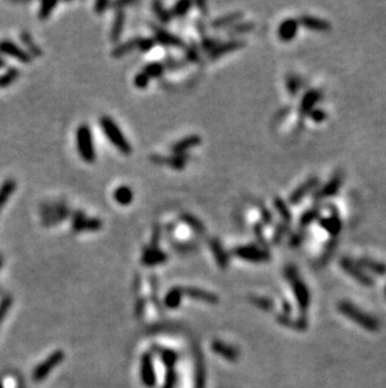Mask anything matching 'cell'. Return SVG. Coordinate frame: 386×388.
Masks as SVG:
<instances>
[{"instance_id":"6da1fadb","label":"cell","mask_w":386,"mask_h":388,"mask_svg":"<svg viewBox=\"0 0 386 388\" xmlns=\"http://www.w3.org/2000/svg\"><path fill=\"white\" fill-rule=\"evenodd\" d=\"M99 126L103 130L104 135L107 136V138L110 141V143H112L122 155L128 156V155L132 154L133 148L132 146H130L129 141L127 140V137L123 135L122 130L119 128V126L116 123V121L113 120L112 117L103 116V117L99 118Z\"/></svg>"},{"instance_id":"7a4b0ae2","label":"cell","mask_w":386,"mask_h":388,"mask_svg":"<svg viewBox=\"0 0 386 388\" xmlns=\"http://www.w3.org/2000/svg\"><path fill=\"white\" fill-rule=\"evenodd\" d=\"M77 148L78 154L82 157L83 161L87 163L96 162L97 155L96 148H94L93 135L87 123L80 124L77 128Z\"/></svg>"},{"instance_id":"3957f363","label":"cell","mask_w":386,"mask_h":388,"mask_svg":"<svg viewBox=\"0 0 386 388\" xmlns=\"http://www.w3.org/2000/svg\"><path fill=\"white\" fill-rule=\"evenodd\" d=\"M72 228L76 232H84V231H98L103 228V221L98 218H88L82 210H76L72 211Z\"/></svg>"},{"instance_id":"277c9868","label":"cell","mask_w":386,"mask_h":388,"mask_svg":"<svg viewBox=\"0 0 386 388\" xmlns=\"http://www.w3.org/2000/svg\"><path fill=\"white\" fill-rule=\"evenodd\" d=\"M233 254L236 256L241 257V259L248 260L252 263H263L270 260L271 255L267 250L265 249L256 248V246L252 245H243V246H237V248L233 249Z\"/></svg>"},{"instance_id":"5b68a950","label":"cell","mask_w":386,"mask_h":388,"mask_svg":"<svg viewBox=\"0 0 386 388\" xmlns=\"http://www.w3.org/2000/svg\"><path fill=\"white\" fill-rule=\"evenodd\" d=\"M152 163L160 166H168V167L174 168V170H183L187 165V161L190 160V156L187 154L180 155H171V156H162V155H151L149 156Z\"/></svg>"},{"instance_id":"8992f818","label":"cell","mask_w":386,"mask_h":388,"mask_svg":"<svg viewBox=\"0 0 386 388\" xmlns=\"http://www.w3.org/2000/svg\"><path fill=\"white\" fill-rule=\"evenodd\" d=\"M151 27L153 28L154 32V40L158 41V43L163 44V46L167 47H176V48H186V44L180 38L177 37V35L172 34V33L167 32L166 29H162V28L154 26V24H151Z\"/></svg>"},{"instance_id":"52a82bcc","label":"cell","mask_w":386,"mask_h":388,"mask_svg":"<svg viewBox=\"0 0 386 388\" xmlns=\"http://www.w3.org/2000/svg\"><path fill=\"white\" fill-rule=\"evenodd\" d=\"M245 46H246L245 40H241V39H233V40L224 41V43H219L215 49L208 52V58H210V60H216V59H218V58L223 57V55L232 53V52L237 51V49H240V48H243Z\"/></svg>"},{"instance_id":"ba28073f","label":"cell","mask_w":386,"mask_h":388,"mask_svg":"<svg viewBox=\"0 0 386 388\" xmlns=\"http://www.w3.org/2000/svg\"><path fill=\"white\" fill-rule=\"evenodd\" d=\"M343 182H344V175L340 173L335 174L334 176L329 180V182L325 184L324 187L315 193V199L316 200H320V199H327V198H331V196H335L336 193H337L338 188H340L341 185H343Z\"/></svg>"},{"instance_id":"9c48e42d","label":"cell","mask_w":386,"mask_h":388,"mask_svg":"<svg viewBox=\"0 0 386 388\" xmlns=\"http://www.w3.org/2000/svg\"><path fill=\"white\" fill-rule=\"evenodd\" d=\"M317 184H319L317 177L313 176V177H310V179H307L304 184L300 185V186L297 187L292 193H291L290 198H288V202H290L291 205H297L300 201L302 200V199L306 198L311 191H313V188L317 186Z\"/></svg>"},{"instance_id":"30bf717a","label":"cell","mask_w":386,"mask_h":388,"mask_svg":"<svg viewBox=\"0 0 386 388\" xmlns=\"http://www.w3.org/2000/svg\"><path fill=\"white\" fill-rule=\"evenodd\" d=\"M297 30H299V20L297 19L288 18L283 20L279 26L277 35L282 41H290L296 37Z\"/></svg>"},{"instance_id":"8fae6325","label":"cell","mask_w":386,"mask_h":388,"mask_svg":"<svg viewBox=\"0 0 386 388\" xmlns=\"http://www.w3.org/2000/svg\"><path fill=\"white\" fill-rule=\"evenodd\" d=\"M167 260V254L163 250H160L158 248H146L142 255V263L147 267H153V265L163 264Z\"/></svg>"},{"instance_id":"7c38bea8","label":"cell","mask_w":386,"mask_h":388,"mask_svg":"<svg viewBox=\"0 0 386 388\" xmlns=\"http://www.w3.org/2000/svg\"><path fill=\"white\" fill-rule=\"evenodd\" d=\"M201 143H202L201 136L191 135V136H187V137L182 138V140L177 141L176 143H173L171 149H172V152H173V155L186 154L188 149L196 147V146L201 145Z\"/></svg>"},{"instance_id":"4fadbf2b","label":"cell","mask_w":386,"mask_h":388,"mask_svg":"<svg viewBox=\"0 0 386 388\" xmlns=\"http://www.w3.org/2000/svg\"><path fill=\"white\" fill-rule=\"evenodd\" d=\"M300 23L305 28L310 30H315V32H329L331 29V24L325 19L317 18V16L312 15H302L300 16Z\"/></svg>"},{"instance_id":"5bb4252c","label":"cell","mask_w":386,"mask_h":388,"mask_svg":"<svg viewBox=\"0 0 386 388\" xmlns=\"http://www.w3.org/2000/svg\"><path fill=\"white\" fill-rule=\"evenodd\" d=\"M322 97V93L319 90L309 91L304 94L302 97L301 104H300V115L301 116H309V113L313 110V107L317 104Z\"/></svg>"},{"instance_id":"9a60e30c","label":"cell","mask_w":386,"mask_h":388,"mask_svg":"<svg viewBox=\"0 0 386 388\" xmlns=\"http://www.w3.org/2000/svg\"><path fill=\"white\" fill-rule=\"evenodd\" d=\"M208 245H210L211 251L212 254L215 255V259L217 262L218 267L221 268H226L227 264H229V255H227L226 250L222 246L221 241H219L217 238H211L208 240Z\"/></svg>"},{"instance_id":"2e32d148","label":"cell","mask_w":386,"mask_h":388,"mask_svg":"<svg viewBox=\"0 0 386 388\" xmlns=\"http://www.w3.org/2000/svg\"><path fill=\"white\" fill-rule=\"evenodd\" d=\"M124 24H126V13L123 9H117L116 15H115V21H113L112 29H110V41L117 43L121 39L122 34H123Z\"/></svg>"},{"instance_id":"e0dca14e","label":"cell","mask_w":386,"mask_h":388,"mask_svg":"<svg viewBox=\"0 0 386 388\" xmlns=\"http://www.w3.org/2000/svg\"><path fill=\"white\" fill-rule=\"evenodd\" d=\"M341 267H343L344 269H345L346 271L350 274L351 276H354L355 279H356L357 282H360L361 284H365V285H371L373 284V282H371V279L369 278L366 274H364L362 271L360 270L359 268L356 267V265L354 264V263L351 262V260L349 259H341Z\"/></svg>"},{"instance_id":"ac0fdd59","label":"cell","mask_w":386,"mask_h":388,"mask_svg":"<svg viewBox=\"0 0 386 388\" xmlns=\"http://www.w3.org/2000/svg\"><path fill=\"white\" fill-rule=\"evenodd\" d=\"M179 219L186 224V225L190 226V228L192 229L196 234H198V235L206 234V226H205V224L202 223L198 218H196L194 215L190 214V212H182V214L179 215Z\"/></svg>"},{"instance_id":"d6986e66","label":"cell","mask_w":386,"mask_h":388,"mask_svg":"<svg viewBox=\"0 0 386 388\" xmlns=\"http://www.w3.org/2000/svg\"><path fill=\"white\" fill-rule=\"evenodd\" d=\"M320 226L326 230L330 235L336 236L343 229V223L336 215L330 216V218H324L320 220Z\"/></svg>"},{"instance_id":"ffe728a7","label":"cell","mask_w":386,"mask_h":388,"mask_svg":"<svg viewBox=\"0 0 386 388\" xmlns=\"http://www.w3.org/2000/svg\"><path fill=\"white\" fill-rule=\"evenodd\" d=\"M138 41H140V37H135V38H132V39L124 41V43L118 44V46L113 49L110 54H112V57H115V58L123 57V55L130 53L133 49L137 48Z\"/></svg>"},{"instance_id":"44dd1931","label":"cell","mask_w":386,"mask_h":388,"mask_svg":"<svg viewBox=\"0 0 386 388\" xmlns=\"http://www.w3.org/2000/svg\"><path fill=\"white\" fill-rule=\"evenodd\" d=\"M115 200L118 202L119 205H123V206H127V205L132 204L133 201V191L132 188L129 186H126V185H122V186H118L115 190Z\"/></svg>"},{"instance_id":"7402d4cb","label":"cell","mask_w":386,"mask_h":388,"mask_svg":"<svg viewBox=\"0 0 386 388\" xmlns=\"http://www.w3.org/2000/svg\"><path fill=\"white\" fill-rule=\"evenodd\" d=\"M242 16H243L242 12L229 13V14H226V15L218 16V18H216L215 20L212 21V27L216 28V29H217V28L229 27V26H231L232 23H235V21L240 20Z\"/></svg>"},{"instance_id":"603a6c76","label":"cell","mask_w":386,"mask_h":388,"mask_svg":"<svg viewBox=\"0 0 386 388\" xmlns=\"http://www.w3.org/2000/svg\"><path fill=\"white\" fill-rule=\"evenodd\" d=\"M274 205H275V209H276V211L279 212V215L281 216L282 219V223L285 224H290L291 220H292V214H291L290 209H288L287 204H286L285 200H282L281 198H275L274 200Z\"/></svg>"},{"instance_id":"cb8c5ba5","label":"cell","mask_w":386,"mask_h":388,"mask_svg":"<svg viewBox=\"0 0 386 388\" xmlns=\"http://www.w3.org/2000/svg\"><path fill=\"white\" fill-rule=\"evenodd\" d=\"M71 216H72V211L68 209V207H66V209L62 210V211H58V212H55V214L47 216V218L44 219L43 224L46 226H54V225H58V224L63 223V221H65L66 219L71 218Z\"/></svg>"},{"instance_id":"d4e9b609","label":"cell","mask_w":386,"mask_h":388,"mask_svg":"<svg viewBox=\"0 0 386 388\" xmlns=\"http://www.w3.org/2000/svg\"><path fill=\"white\" fill-rule=\"evenodd\" d=\"M58 361H59V354H55V356L51 357L48 361H46V363H43V364L39 365V367L37 368V370H35V372H34V379L39 381V379L44 378V377H46L49 373V370L57 364Z\"/></svg>"},{"instance_id":"484cf974","label":"cell","mask_w":386,"mask_h":388,"mask_svg":"<svg viewBox=\"0 0 386 388\" xmlns=\"http://www.w3.org/2000/svg\"><path fill=\"white\" fill-rule=\"evenodd\" d=\"M165 71H166L165 64H163L162 62L148 63V64H147L143 69V72L149 77V79L151 78H160L161 76H163Z\"/></svg>"},{"instance_id":"4316f807","label":"cell","mask_w":386,"mask_h":388,"mask_svg":"<svg viewBox=\"0 0 386 388\" xmlns=\"http://www.w3.org/2000/svg\"><path fill=\"white\" fill-rule=\"evenodd\" d=\"M152 9H153L155 16H157V18L160 19L162 23L167 24V23H169V21H171V18H172L171 12L166 9L165 5H163L161 2L152 3Z\"/></svg>"},{"instance_id":"83f0119b","label":"cell","mask_w":386,"mask_h":388,"mask_svg":"<svg viewBox=\"0 0 386 388\" xmlns=\"http://www.w3.org/2000/svg\"><path fill=\"white\" fill-rule=\"evenodd\" d=\"M319 216H320V209H317V207H312V209L306 210V211L301 215V218H300V226H301V228H306L310 224H312Z\"/></svg>"},{"instance_id":"f1b7e54d","label":"cell","mask_w":386,"mask_h":388,"mask_svg":"<svg viewBox=\"0 0 386 388\" xmlns=\"http://www.w3.org/2000/svg\"><path fill=\"white\" fill-rule=\"evenodd\" d=\"M254 29H255V24L252 23V21H241V23L235 24L232 28H230L227 34H230V35L246 34V33L252 32Z\"/></svg>"},{"instance_id":"f546056e","label":"cell","mask_w":386,"mask_h":388,"mask_svg":"<svg viewBox=\"0 0 386 388\" xmlns=\"http://www.w3.org/2000/svg\"><path fill=\"white\" fill-rule=\"evenodd\" d=\"M301 85L302 82L299 77L293 76V74H288L287 78H286V87H287L288 93H290L291 96H296L297 92L300 91V88H301Z\"/></svg>"},{"instance_id":"4dcf8cb0","label":"cell","mask_w":386,"mask_h":388,"mask_svg":"<svg viewBox=\"0 0 386 388\" xmlns=\"http://www.w3.org/2000/svg\"><path fill=\"white\" fill-rule=\"evenodd\" d=\"M360 264L362 267H365L369 270H373L374 273L377 274H386V265L381 264V263H377L375 260L371 259H360Z\"/></svg>"},{"instance_id":"1f68e13d","label":"cell","mask_w":386,"mask_h":388,"mask_svg":"<svg viewBox=\"0 0 386 388\" xmlns=\"http://www.w3.org/2000/svg\"><path fill=\"white\" fill-rule=\"evenodd\" d=\"M192 7V3L188 2V0H180V2L176 3L174 7L172 8L171 15L174 16H185L188 13V10Z\"/></svg>"},{"instance_id":"d6a6232c","label":"cell","mask_w":386,"mask_h":388,"mask_svg":"<svg viewBox=\"0 0 386 388\" xmlns=\"http://www.w3.org/2000/svg\"><path fill=\"white\" fill-rule=\"evenodd\" d=\"M171 245L173 246L178 253H191V251L197 250V249H198V245H197L196 243H191V241L182 243V241L173 240L171 243Z\"/></svg>"},{"instance_id":"836d02e7","label":"cell","mask_w":386,"mask_h":388,"mask_svg":"<svg viewBox=\"0 0 386 388\" xmlns=\"http://www.w3.org/2000/svg\"><path fill=\"white\" fill-rule=\"evenodd\" d=\"M288 231V225L285 223H280L277 224L276 228H275V231H274V236H272V243L276 245V244H279L280 241L282 240V238L285 236L286 232Z\"/></svg>"},{"instance_id":"e575fe53","label":"cell","mask_w":386,"mask_h":388,"mask_svg":"<svg viewBox=\"0 0 386 388\" xmlns=\"http://www.w3.org/2000/svg\"><path fill=\"white\" fill-rule=\"evenodd\" d=\"M57 2H46L40 5V10H39V18L47 19L53 13L54 8L57 7Z\"/></svg>"},{"instance_id":"d590c367","label":"cell","mask_w":386,"mask_h":388,"mask_svg":"<svg viewBox=\"0 0 386 388\" xmlns=\"http://www.w3.org/2000/svg\"><path fill=\"white\" fill-rule=\"evenodd\" d=\"M186 58H187L188 62L196 63L199 60V52L198 48L194 43H191L190 46L186 47Z\"/></svg>"},{"instance_id":"8d00e7d4","label":"cell","mask_w":386,"mask_h":388,"mask_svg":"<svg viewBox=\"0 0 386 388\" xmlns=\"http://www.w3.org/2000/svg\"><path fill=\"white\" fill-rule=\"evenodd\" d=\"M155 43H157V41L154 40V38H140L137 48L140 49L141 52H143V53H147V52L152 51V49L154 48Z\"/></svg>"},{"instance_id":"74e56055","label":"cell","mask_w":386,"mask_h":388,"mask_svg":"<svg viewBox=\"0 0 386 388\" xmlns=\"http://www.w3.org/2000/svg\"><path fill=\"white\" fill-rule=\"evenodd\" d=\"M162 226L160 224H154L153 229H152V238H151V245L149 248H158L161 239H162Z\"/></svg>"},{"instance_id":"f35d334b","label":"cell","mask_w":386,"mask_h":388,"mask_svg":"<svg viewBox=\"0 0 386 388\" xmlns=\"http://www.w3.org/2000/svg\"><path fill=\"white\" fill-rule=\"evenodd\" d=\"M64 209H66L65 202H55V204L46 205V206L43 207V212L47 216H49L52 214H55V212H58V211H62V210H64Z\"/></svg>"},{"instance_id":"ab89813d","label":"cell","mask_w":386,"mask_h":388,"mask_svg":"<svg viewBox=\"0 0 386 388\" xmlns=\"http://www.w3.org/2000/svg\"><path fill=\"white\" fill-rule=\"evenodd\" d=\"M258 210H260V214L262 216V221L266 225H271L274 223V216L272 212L263 204H258Z\"/></svg>"},{"instance_id":"60d3db41","label":"cell","mask_w":386,"mask_h":388,"mask_svg":"<svg viewBox=\"0 0 386 388\" xmlns=\"http://www.w3.org/2000/svg\"><path fill=\"white\" fill-rule=\"evenodd\" d=\"M148 83H149V77L147 76L143 71L140 72V73L134 77V85L137 88L143 90V88H146L147 85H148Z\"/></svg>"},{"instance_id":"b9f144b4","label":"cell","mask_w":386,"mask_h":388,"mask_svg":"<svg viewBox=\"0 0 386 388\" xmlns=\"http://www.w3.org/2000/svg\"><path fill=\"white\" fill-rule=\"evenodd\" d=\"M218 44H219L218 40L216 39V38L206 37V38H203V39H202V48H203L205 51L207 52V53L208 52L212 51V49H215L216 47L218 46Z\"/></svg>"},{"instance_id":"7bdbcfd3","label":"cell","mask_w":386,"mask_h":388,"mask_svg":"<svg viewBox=\"0 0 386 388\" xmlns=\"http://www.w3.org/2000/svg\"><path fill=\"white\" fill-rule=\"evenodd\" d=\"M254 232H255V236H256V239L258 240V243L262 244V245H266V238H265V234H263L262 224L261 223L255 224Z\"/></svg>"},{"instance_id":"ee69618b","label":"cell","mask_w":386,"mask_h":388,"mask_svg":"<svg viewBox=\"0 0 386 388\" xmlns=\"http://www.w3.org/2000/svg\"><path fill=\"white\" fill-rule=\"evenodd\" d=\"M165 68L166 69H171V71H176V69L178 68H182L183 66H185V63L182 62V60H178V59H174V58H169V59L166 60L165 63Z\"/></svg>"},{"instance_id":"f6af8a7d","label":"cell","mask_w":386,"mask_h":388,"mask_svg":"<svg viewBox=\"0 0 386 388\" xmlns=\"http://www.w3.org/2000/svg\"><path fill=\"white\" fill-rule=\"evenodd\" d=\"M309 117L312 118V121L317 122L319 123V122L325 121V118H326V113H325L322 110H312L309 113Z\"/></svg>"},{"instance_id":"bcb514c9","label":"cell","mask_w":386,"mask_h":388,"mask_svg":"<svg viewBox=\"0 0 386 388\" xmlns=\"http://www.w3.org/2000/svg\"><path fill=\"white\" fill-rule=\"evenodd\" d=\"M108 7H110L109 2H104V0H99L94 4V10H96L97 14H103L105 12Z\"/></svg>"},{"instance_id":"7dc6e473","label":"cell","mask_w":386,"mask_h":388,"mask_svg":"<svg viewBox=\"0 0 386 388\" xmlns=\"http://www.w3.org/2000/svg\"><path fill=\"white\" fill-rule=\"evenodd\" d=\"M196 27H197V30H198V34L201 35V38L203 39V38H206V28H205V24L203 21L201 20V19H197L196 20Z\"/></svg>"},{"instance_id":"c3c4849f","label":"cell","mask_w":386,"mask_h":388,"mask_svg":"<svg viewBox=\"0 0 386 388\" xmlns=\"http://www.w3.org/2000/svg\"><path fill=\"white\" fill-rule=\"evenodd\" d=\"M9 306H10L9 299H5V300L2 303V306H0V321L3 320V318L5 317V314H7V310L8 308H9Z\"/></svg>"},{"instance_id":"681fc988","label":"cell","mask_w":386,"mask_h":388,"mask_svg":"<svg viewBox=\"0 0 386 388\" xmlns=\"http://www.w3.org/2000/svg\"><path fill=\"white\" fill-rule=\"evenodd\" d=\"M302 239H304V236H302V234H293L292 236H291L290 245H291V246H297V245H300V244L302 243Z\"/></svg>"},{"instance_id":"f907efd6","label":"cell","mask_w":386,"mask_h":388,"mask_svg":"<svg viewBox=\"0 0 386 388\" xmlns=\"http://www.w3.org/2000/svg\"><path fill=\"white\" fill-rule=\"evenodd\" d=\"M196 7L198 8L199 13L202 14L203 16H206L208 14V9H207V3L206 2H197Z\"/></svg>"},{"instance_id":"816d5d0a","label":"cell","mask_w":386,"mask_h":388,"mask_svg":"<svg viewBox=\"0 0 386 388\" xmlns=\"http://www.w3.org/2000/svg\"><path fill=\"white\" fill-rule=\"evenodd\" d=\"M0 388H3V384L2 383H0Z\"/></svg>"}]
</instances>
